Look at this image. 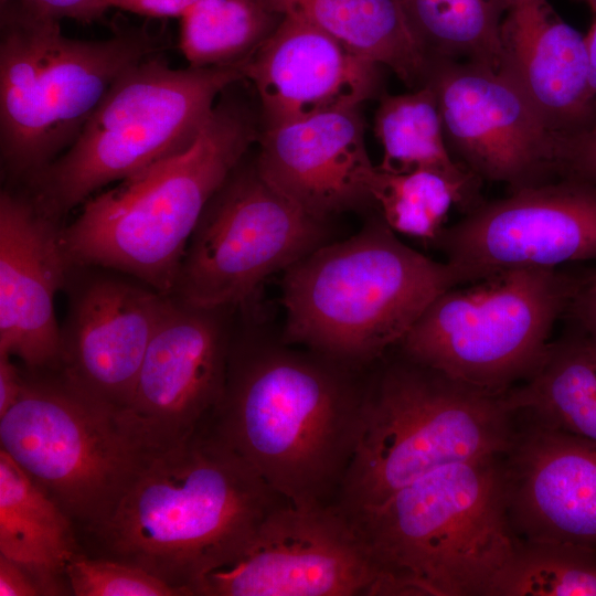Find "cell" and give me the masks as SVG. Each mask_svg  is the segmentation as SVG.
Here are the masks:
<instances>
[{
  "label": "cell",
  "mask_w": 596,
  "mask_h": 596,
  "mask_svg": "<svg viewBox=\"0 0 596 596\" xmlns=\"http://www.w3.org/2000/svg\"><path fill=\"white\" fill-rule=\"evenodd\" d=\"M232 333L210 424L287 502H334L363 426L368 375L312 350Z\"/></svg>",
  "instance_id": "cell-1"
},
{
  "label": "cell",
  "mask_w": 596,
  "mask_h": 596,
  "mask_svg": "<svg viewBox=\"0 0 596 596\" xmlns=\"http://www.w3.org/2000/svg\"><path fill=\"white\" fill-rule=\"evenodd\" d=\"M283 501L209 419L178 446L145 458L110 513L78 538L83 553L142 567L192 596Z\"/></svg>",
  "instance_id": "cell-2"
},
{
  "label": "cell",
  "mask_w": 596,
  "mask_h": 596,
  "mask_svg": "<svg viewBox=\"0 0 596 596\" xmlns=\"http://www.w3.org/2000/svg\"><path fill=\"white\" fill-rule=\"evenodd\" d=\"M232 86L187 148L81 205L62 228L73 265L116 270L172 294L206 204L259 137L255 113Z\"/></svg>",
  "instance_id": "cell-3"
},
{
  "label": "cell",
  "mask_w": 596,
  "mask_h": 596,
  "mask_svg": "<svg viewBox=\"0 0 596 596\" xmlns=\"http://www.w3.org/2000/svg\"><path fill=\"white\" fill-rule=\"evenodd\" d=\"M502 456L440 467L348 515L377 570L380 595L485 596L521 540Z\"/></svg>",
  "instance_id": "cell-4"
},
{
  "label": "cell",
  "mask_w": 596,
  "mask_h": 596,
  "mask_svg": "<svg viewBox=\"0 0 596 596\" xmlns=\"http://www.w3.org/2000/svg\"><path fill=\"white\" fill-rule=\"evenodd\" d=\"M462 284L459 267L407 246L375 219L285 270L283 341L366 370L398 347L436 297Z\"/></svg>",
  "instance_id": "cell-5"
},
{
  "label": "cell",
  "mask_w": 596,
  "mask_h": 596,
  "mask_svg": "<svg viewBox=\"0 0 596 596\" xmlns=\"http://www.w3.org/2000/svg\"><path fill=\"white\" fill-rule=\"evenodd\" d=\"M163 25H117L104 40L65 36L60 21L0 0L2 174L23 185L77 138L114 82L167 47Z\"/></svg>",
  "instance_id": "cell-6"
},
{
  "label": "cell",
  "mask_w": 596,
  "mask_h": 596,
  "mask_svg": "<svg viewBox=\"0 0 596 596\" xmlns=\"http://www.w3.org/2000/svg\"><path fill=\"white\" fill-rule=\"evenodd\" d=\"M368 375L363 426L334 503L350 515L440 467L503 455L517 416L503 394L400 351Z\"/></svg>",
  "instance_id": "cell-7"
},
{
  "label": "cell",
  "mask_w": 596,
  "mask_h": 596,
  "mask_svg": "<svg viewBox=\"0 0 596 596\" xmlns=\"http://www.w3.org/2000/svg\"><path fill=\"white\" fill-rule=\"evenodd\" d=\"M243 64L172 68L160 54L121 74L75 141L23 185L62 220L93 193L187 148Z\"/></svg>",
  "instance_id": "cell-8"
},
{
  "label": "cell",
  "mask_w": 596,
  "mask_h": 596,
  "mask_svg": "<svg viewBox=\"0 0 596 596\" xmlns=\"http://www.w3.org/2000/svg\"><path fill=\"white\" fill-rule=\"evenodd\" d=\"M576 274L560 268L499 272L436 297L398 344L409 359L503 394L538 369Z\"/></svg>",
  "instance_id": "cell-9"
},
{
  "label": "cell",
  "mask_w": 596,
  "mask_h": 596,
  "mask_svg": "<svg viewBox=\"0 0 596 596\" xmlns=\"http://www.w3.org/2000/svg\"><path fill=\"white\" fill-rule=\"evenodd\" d=\"M24 372L20 397L0 416V449L62 507L79 534L105 520L145 457L113 416L57 370Z\"/></svg>",
  "instance_id": "cell-10"
},
{
  "label": "cell",
  "mask_w": 596,
  "mask_h": 596,
  "mask_svg": "<svg viewBox=\"0 0 596 596\" xmlns=\"http://www.w3.org/2000/svg\"><path fill=\"white\" fill-rule=\"evenodd\" d=\"M244 159L213 194L188 242L171 295L189 304L248 309L268 277L329 243L326 221L273 187L255 160Z\"/></svg>",
  "instance_id": "cell-11"
},
{
  "label": "cell",
  "mask_w": 596,
  "mask_h": 596,
  "mask_svg": "<svg viewBox=\"0 0 596 596\" xmlns=\"http://www.w3.org/2000/svg\"><path fill=\"white\" fill-rule=\"evenodd\" d=\"M353 595H380V577L353 523L334 502L277 504L237 554L192 589V596Z\"/></svg>",
  "instance_id": "cell-12"
},
{
  "label": "cell",
  "mask_w": 596,
  "mask_h": 596,
  "mask_svg": "<svg viewBox=\"0 0 596 596\" xmlns=\"http://www.w3.org/2000/svg\"><path fill=\"white\" fill-rule=\"evenodd\" d=\"M234 310L167 296L129 401L114 418L142 457L178 446L212 416L224 389Z\"/></svg>",
  "instance_id": "cell-13"
},
{
  "label": "cell",
  "mask_w": 596,
  "mask_h": 596,
  "mask_svg": "<svg viewBox=\"0 0 596 596\" xmlns=\"http://www.w3.org/2000/svg\"><path fill=\"white\" fill-rule=\"evenodd\" d=\"M468 284L513 268H558L596 258V185L558 181L480 202L434 242Z\"/></svg>",
  "instance_id": "cell-14"
},
{
  "label": "cell",
  "mask_w": 596,
  "mask_h": 596,
  "mask_svg": "<svg viewBox=\"0 0 596 596\" xmlns=\"http://www.w3.org/2000/svg\"><path fill=\"white\" fill-rule=\"evenodd\" d=\"M426 82L436 91L450 152L480 181L515 191L562 174V138L503 71L437 62Z\"/></svg>",
  "instance_id": "cell-15"
},
{
  "label": "cell",
  "mask_w": 596,
  "mask_h": 596,
  "mask_svg": "<svg viewBox=\"0 0 596 596\" xmlns=\"http://www.w3.org/2000/svg\"><path fill=\"white\" fill-rule=\"evenodd\" d=\"M55 370L113 418L131 395L167 296L123 273L73 265Z\"/></svg>",
  "instance_id": "cell-16"
},
{
  "label": "cell",
  "mask_w": 596,
  "mask_h": 596,
  "mask_svg": "<svg viewBox=\"0 0 596 596\" xmlns=\"http://www.w3.org/2000/svg\"><path fill=\"white\" fill-rule=\"evenodd\" d=\"M60 220L24 188L0 194V354L28 370H55L61 326L54 299L73 264L62 242Z\"/></svg>",
  "instance_id": "cell-17"
},
{
  "label": "cell",
  "mask_w": 596,
  "mask_h": 596,
  "mask_svg": "<svg viewBox=\"0 0 596 596\" xmlns=\"http://www.w3.org/2000/svg\"><path fill=\"white\" fill-rule=\"evenodd\" d=\"M519 416L502 456L515 533L596 549V445Z\"/></svg>",
  "instance_id": "cell-18"
},
{
  "label": "cell",
  "mask_w": 596,
  "mask_h": 596,
  "mask_svg": "<svg viewBox=\"0 0 596 596\" xmlns=\"http://www.w3.org/2000/svg\"><path fill=\"white\" fill-rule=\"evenodd\" d=\"M379 64L292 15L244 63L264 128L354 109L379 88Z\"/></svg>",
  "instance_id": "cell-19"
},
{
  "label": "cell",
  "mask_w": 596,
  "mask_h": 596,
  "mask_svg": "<svg viewBox=\"0 0 596 596\" xmlns=\"http://www.w3.org/2000/svg\"><path fill=\"white\" fill-rule=\"evenodd\" d=\"M356 110L323 113L259 132L255 162L260 174L319 220L373 203L376 167Z\"/></svg>",
  "instance_id": "cell-20"
},
{
  "label": "cell",
  "mask_w": 596,
  "mask_h": 596,
  "mask_svg": "<svg viewBox=\"0 0 596 596\" xmlns=\"http://www.w3.org/2000/svg\"><path fill=\"white\" fill-rule=\"evenodd\" d=\"M501 70L561 138L592 113L584 36L547 0H508L500 28Z\"/></svg>",
  "instance_id": "cell-21"
},
{
  "label": "cell",
  "mask_w": 596,
  "mask_h": 596,
  "mask_svg": "<svg viewBox=\"0 0 596 596\" xmlns=\"http://www.w3.org/2000/svg\"><path fill=\"white\" fill-rule=\"evenodd\" d=\"M81 553L68 514L0 449V555L21 565L42 595H63L66 566Z\"/></svg>",
  "instance_id": "cell-22"
},
{
  "label": "cell",
  "mask_w": 596,
  "mask_h": 596,
  "mask_svg": "<svg viewBox=\"0 0 596 596\" xmlns=\"http://www.w3.org/2000/svg\"><path fill=\"white\" fill-rule=\"evenodd\" d=\"M283 15L299 18L353 53L391 68L407 86L421 87L429 63L398 0H264Z\"/></svg>",
  "instance_id": "cell-23"
},
{
  "label": "cell",
  "mask_w": 596,
  "mask_h": 596,
  "mask_svg": "<svg viewBox=\"0 0 596 596\" xmlns=\"http://www.w3.org/2000/svg\"><path fill=\"white\" fill-rule=\"evenodd\" d=\"M504 397L513 413L596 445V343L575 327Z\"/></svg>",
  "instance_id": "cell-24"
},
{
  "label": "cell",
  "mask_w": 596,
  "mask_h": 596,
  "mask_svg": "<svg viewBox=\"0 0 596 596\" xmlns=\"http://www.w3.org/2000/svg\"><path fill=\"white\" fill-rule=\"evenodd\" d=\"M382 149L379 170L405 173L430 170L478 185L480 180L453 157L444 134L438 98L426 82L412 93L384 95L374 116Z\"/></svg>",
  "instance_id": "cell-25"
},
{
  "label": "cell",
  "mask_w": 596,
  "mask_h": 596,
  "mask_svg": "<svg viewBox=\"0 0 596 596\" xmlns=\"http://www.w3.org/2000/svg\"><path fill=\"white\" fill-rule=\"evenodd\" d=\"M429 65L501 70L500 28L508 0H398Z\"/></svg>",
  "instance_id": "cell-26"
},
{
  "label": "cell",
  "mask_w": 596,
  "mask_h": 596,
  "mask_svg": "<svg viewBox=\"0 0 596 596\" xmlns=\"http://www.w3.org/2000/svg\"><path fill=\"white\" fill-rule=\"evenodd\" d=\"M283 18L264 0H198L181 17L180 50L190 66L243 64Z\"/></svg>",
  "instance_id": "cell-27"
},
{
  "label": "cell",
  "mask_w": 596,
  "mask_h": 596,
  "mask_svg": "<svg viewBox=\"0 0 596 596\" xmlns=\"http://www.w3.org/2000/svg\"><path fill=\"white\" fill-rule=\"evenodd\" d=\"M370 192L395 233L428 242L436 241L453 205L468 212L481 202L478 185L430 170L391 173L376 167Z\"/></svg>",
  "instance_id": "cell-28"
},
{
  "label": "cell",
  "mask_w": 596,
  "mask_h": 596,
  "mask_svg": "<svg viewBox=\"0 0 596 596\" xmlns=\"http://www.w3.org/2000/svg\"><path fill=\"white\" fill-rule=\"evenodd\" d=\"M485 596H596V549L521 539Z\"/></svg>",
  "instance_id": "cell-29"
},
{
  "label": "cell",
  "mask_w": 596,
  "mask_h": 596,
  "mask_svg": "<svg viewBox=\"0 0 596 596\" xmlns=\"http://www.w3.org/2000/svg\"><path fill=\"white\" fill-rule=\"evenodd\" d=\"M65 575L75 596H183L142 567L85 553L67 564Z\"/></svg>",
  "instance_id": "cell-30"
},
{
  "label": "cell",
  "mask_w": 596,
  "mask_h": 596,
  "mask_svg": "<svg viewBox=\"0 0 596 596\" xmlns=\"http://www.w3.org/2000/svg\"><path fill=\"white\" fill-rule=\"evenodd\" d=\"M562 139V175L596 185V104L585 124Z\"/></svg>",
  "instance_id": "cell-31"
},
{
  "label": "cell",
  "mask_w": 596,
  "mask_h": 596,
  "mask_svg": "<svg viewBox=\"0 0 596 596\" xmlns=\"http://www.w3.org/2000/svg\"><path fill=\"white\" fill-rule=\"evenodd\" d=\"M28 11L61 21L68 18L83 23L99 19L108 9L106 0H17Z\"/></svg>",
  "instance_id": "cell-32"
},
{
  "label": "cell",
  "mask_w": 596,
  "mask_h": 596,
  "mask_svg": "<svg viewBox=\"0 0 596 596\" xmlns=\"http://www.w3.org/2000/svg\"><path fill=\"white\" fill-rule=\"evenodd\" d=\"M575 327L596 343V269L576 274L574 290L566 310Z\"/></svg>",
  "instance_id": "cell-33"
},
{
  "label": "cell",
  "mask_w": 596,
  "mask_h": 596,
  "mask_svg": "<svg viewBox=\"0 0 596 596\" xmlns=\"http://www.w3.org/2000/svg\"><path fill=\"white\" fill-rule=\"evenodd\" d=\"M198 0H106L108 8H118L151 19L182 17Z\"/></svg>",
  "instance_id": "cell-34"
},
{
  "label": "cell",
  "mask_w": 596,
  "mask_h": 596,
  "mask_svg": "<svg viewBox=\"0 0 596 596\" xmlns=\"http://www.w3.org/2000/svg\"><path fill=\"white\" fill-rule=\"evenodd\" d=\"M42 590L18 563L0 555V596H39Z\"/></svg>",
  "instance_id": "cell-35"
},
{
  "label": "cell",
  "mask_w": 596,
  "mask_h": 596,
  "mask_svg": "<svg viewBox=\"0 0 596 596\" xmlns=\"http://www.w3.org/2000/svg\"><path fill=\"white\" fill-rule=\"evenodd\" d=\"M24 383V368H19L12 356L0 354V416L18 401Z\"/></svg>",
  "instance_id": "cell-36"
},
{
  "label": "cell",
  "mask_w": 596,
  "mask_h": 596,
  "mask_svg": "<svg viewBox=\"0 0 596 596\" xmlns=\"http://www.w3.org/2000/svg\"><path fill=\"white\" fill-rule=\"evenodd\" d=\"M584 39L587 55V88L593 109L596 104V22Z\"/></svg>",
  "instance_id": "cell-37"
},
{
  "label": "cell",
  "mask_w": 596,
  "mask_h": 596,
  "mask_svg": "<svg viewBox=\"0 0 596 596\" xmlns=\"http://www.w3.org/2000/svg\"><path fill=\"white\" fill-rule=\"evenodd\" d=\"M590 7L596 11V0H587Z\"/></svg>",
  "instance_id": "cell-38"
}]
</instances>
